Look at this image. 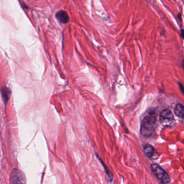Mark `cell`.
<instances>
[{"instance_id": "obj_9", "label": "cell", "mask_w": 184, "mask_h": 184, "mask_svg": "<svg viewBox=\"0 0 184 184\" xmlns=\"http://www.w3.org/2000/svg\"><path fill=\"white\" fill-rule=\"evenodd\" d=\"M179 86H180V89H181V91L183 92V93L184 94V88L183 86L181 85V84H179Z\"/></svg>"}, {"instance_id": "obj_4", "label": "cell", "mask_w": 184, "mask_h": 184, "mask_svg": "<svg viewBox=\"0 0 184 184\" xmlns=\"http://www.w3.org/2000/svg\"><path fill=\"white\" fill-rule=\"evenodd\" d=\"M10 184H26L25 179L20 170L15 169L11 172L10 177Z\"/></svg>"}, {"instance_id": "obj_3", "label": "cell", "mask_w": 184, "mask_h": 184, "mask_svg": "<svg viewBox=\"0 0 184 184\" xmlns=\"http://www.w3.org/2000/svg\"><path fill=\"white\" fill-rule=\"evenodd\" d=\"M160 122L161 124L166 126L172 125L174 122V116L171 111L169 109H165L160 114Z\"/></svg>"}, {"instance_id": "obj_11", "label": "cell", "mask_w": 184, "mask_h": 184, "mask_svg": "<svg viewBox=\"0 0 184 184\" xmlns=\"http://www.w3.org/2000/svg\"><path fill=\"white\" fill-rule=\"evenodd\" d=\"M181 65H182V67H183V69L184 70V60L183 61V62H182Z\"/></svg>"}, {"instance_id": "obj_8", "label": "cell", "mask_w": 184, "mask_h": 184, "mask_svg": "<svg viewBox=\"0 0 184 184\" xmlns=\"http://www.w3.org/2000/svg\"><path fill=\"white\" fill-rule=\"evenodd\" d=\"M2 95L3 98V100L4 102H7L8 101L9 97H10L11 92L9 89L8 88H3L2 90L1 91Z\"/></svg>"}, {"instance_id": "obj_7", "label": "cell", "mask_w": 184, "mask_h": 184, "mask_svg": "<svg viewBox=\"0 0 184 184\" xmlns=\"http://www.w3.org/2000/svg\"><path fill=\"white\" fill-rule=\"evenodd\" d=\"M174 111L177 116L184 120V107L183 105L180 104L176 105Z\"/></svg>"}, {"instance_id": "obj_1", "label": "cell", "mask_w": 184, "mask_h": 184, "mask_svg": "<svg viewBox=\"0 0 184 184\" xmlns=\"http://www.w3.org/2000/svg\"><path fill=\"white\" fill-rule=\"evenodd\" d=\"M156 117L150 115L143 119L141 127V133L144 137H150L155 133L156 128Z\"/></svg>"}, {"instance_id": "obj_2", "label": "cell", "mask_w": 184, "mask_h": 184, "mask_svg": "<svg viewBox=\"0 0 184 184\" xmlns=\"http://www.w3.org/2000/svg\"><path fill=\"white\" fill-rule=\"evenodd\" d=\"M151 168L155 175L163 184H168L170 181V177L167 173L159 165L156 164L151 165Z\"/></svg>"}, {"instance_id": "obj_10", "label": "cell", "mask_w": 184, "mask_h": 184, "mask_svg": "<svg viewBox=\"0 0 184 184\" xmlns=\"http://www.w3.org/2000/svg\"><path fill=\"white\" fill-rule=\"evenodd\" d=\"M181 36L184 40V29H181Z\"/></svg>"}, {"instance_id": "obj_5", "label": "cell", "mask_w": 184, "mask_h": 184, "mask_svg": "<svg viewBox=\"0 0 184 184\" xmlns=\"http://www.w3.org/2000/svg\"><path fill=\"white\" fill-rule=\"evenodd\" d=\"M144 152L149 158L156 159L158 157V152L155 148L151 145L148 144L145 145L144 146Z\"/></svg>"}, {"instance_id": "obj_6", "label": "cell", "mask_w": 184, "mask_h": 184, "mask_svg": "<svg viewBox=\"0 0 184 184\" xmlns=\"http://www.w3.org/2000/svg\"><path fill=\"white\" fill-rule=\"evenodd\" d=\"M55 17L60 23L64 24H67L70 21V17L67 12L62 10L57 12L55 14Z\"/></svg>"}]
</instances>
